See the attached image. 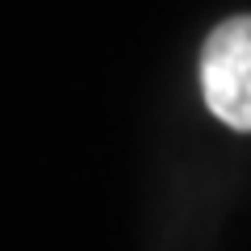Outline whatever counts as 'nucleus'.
Wrapping results in <instances>:
<instances>
[{"label":"nucleus","mask_w":251,"mask_h":251,"mask_svg":"<svg viewBox=\"0 0 251 251\" xmlns=\"http://www.w3.org/2000/svg\"><path fill=\"white\" fill-rule=\"evenodd\" d=\"M201 92L218 122L251 134V17H230L205 38Z\"/></svg>","instance_id":"obj_1"}]
</instances>
